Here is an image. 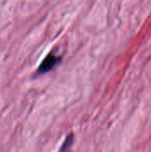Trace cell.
<instances>
[{
    "label": "cell",
    "mask_w": 151,
    "mask_h": 152,
    "mask_svg": "<svg viewBox=\"0 0 151 152\" xmlns=\"http://www.w3.org/2000/svg\"><path fill=\"white\" fill-rule=\"evenodd\" d=\"M73 140H74V134H69L67 138L65 139V142H63L61 150H60V152H67L68 150L70 148V146L72 145L73 143Z\"/></svg>",
    "instance_id": "2"
},
{
    "label": "cell",
    "mask_w": 151,
    "mask_h": 152,
    "mask_svg": "<svg viewBox=\"0 0 151 152\" xmlns=\"http://www.w3.org/2000/svg\"><path fill=\"white\" fill-rule=\"evenodd\" d=\"M59 61H60V57L56 56L53 53H50L45 56V58L43 60V61L39 65V67L37 69V72L39 74L46 73V72L50 71L51 69H53L55 67V65H57V63Z\"/></svg>",
    "instance_id": "1"
}]
</instances>
